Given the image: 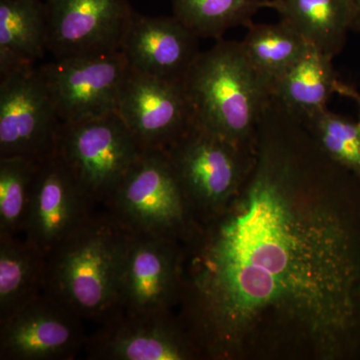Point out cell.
<instances>
[{"label":"cell","instance_id":"4fadbf2b","mask_svg":"<svg viewBox=\"0 0 360 360\" xmlns=\"http://www.w3.org/2000/svg\"><path fill=\"white\" fill-rule=\"evenodd\" d=\"M39 68L61 122L116 112L120 87L129 71L122 51L53 59Z\"/></svg>","mask_w":360,"mask_h":360},{"label":"cell","instance_id":"6da1fadb","mask_svg":"<svg viewBox=\"0 0 360 360\" xmlns=\"http://www.w3.org/2000/svg\"><path fill=\"white\" fill-rule=\"evenodd\" d=\"M180 245L179 317L203 356L360 359V180L276 99L238 193Z\"/></svg>","mask_w":360,"mask_h":360},{"label":"cell","instance_id":"5b68a950","mask_svg":"<svg viewBox=\"0 0 360 360\" xmlns=\"http://www.w3.org/2000/svg\"><path fill=\"white\" fill-rule=\"evenodd\" d=\"M142 151L117 112L59 129L56 153L97 206L110 200Z\"/></svg>","mask_w":360,"mask_h":360},{"label":"cell","instance_id":"603a6c76","mask_svg":"<svg viewBox=\"0 0 360 360\" xmlns=\"http://www.w3.org/2000/svg\"><path fill=\"white\" fill-rule=\"evenodd\" d=\"M302 122L324 153L360 180V130L357 123L328 108Z\"/></svg>","mask_w":360,"mask_h":360},{"label":"cell","instance_id":"8992f818","mask_svg":"<svg viewBox=\"0 0 360 360\" xmlns=\"http://www.w3.org/2000/svg\"><path fill=\"white\" fill-rule=\"evenodd\" d=\"M253 150L194 124L165 151L194 217L219 210L238 193L252 165Z\"/></svg>","mask_w":360,"mask_h":360},{"label":"cell","instance_id":"d6986e66","mask_svg":"<svg viewBox=\"0 0 360 360\" xmlns=\"http://www.w3.org/2000/svg\"><path fill=\"white\" fill-rule=\"evenodd\" d=\"M46 264L25 236H0V321L44 292Z\"/></svg>","mask_w":360,"mask_h":360},{"label":"cell","instance_id":"e0dca14e","mask_svg":"<svg viewBox=\"0 0 360 360\" xmlns=\"http://www.w3.org/2000/svg\"><path fill=\"white\" fill-rule=\"evenodd\" d=\"M333 59L309 45L295 65L270 84V96L302 122L326 110L340 80Z\"/></svg>","mask_w":360,"mask_h":360},{"label":"cell","instance_id":"2e32d148","mask_svg":"<svg viewBox=\"0 0 360 360\" xmlns=\"http://www.w3.org/2000/svg\"><path fill=\"white\" fill-rule=\"evenodd\" d=\"M307 44L335 58L347 44L357 18L354 0H265Z\"/></svg>","mask_w":360,"mask_h":360},{"label":"cell","instance_id":"3957f363","mask_svg":"<svg viewBox=\"0 0 360 360\" xmlns=\"http://www.w3.org/2000/svg\"><path fill=\"white\" fill-rule=\"evenodd\" d=\"M217 41L201 51L184 79L194 122L239 148L253 149L269 84L250 65L241 41Z\"/></svg>","mask_w":360,"mask_h":360},{"label":"cell","instance_id":"9c48e42d","mask_svg":"<svg viewBox=\"0 0 360 360\" xmlns=\"http://www.w3.org/2000/svg\"><path fill=\"white\" fill-rule=\"evenodd\" d=\"M90 360H189L203 356L180 317L172 311L120 312L89 335Z\"/></svg>","mask_w":360,"mask_h":360},{"label":"cell","instance_id":"5bb4252c","mask_svg":"<svg viewBox=\"0 0 360 360\" xmlns=\"http://www.w3.org/2000/svg\"><path fill=\"white\" fill-rule=\"evenodd\" d=\"M98 207L56 153L37 165L23 236L47 257Z\"/></svg>","mask_w":360,"mask_h":360},{"label":"cell","instance_id":"ba28073f","mask_svg":"<svg viewBox=\"0 0 360 360\" xmlns=\"http://www.w3.org/2000/svg\"><path fill=\"white\" fill-rule=\"evenodd\" d=\"M116 112L142 150L167 151L195 124L184 82L127 71Z\"/></svg>","mask_w":360,"mask_h":360},{"label":"cell","instance_id":"cb8c5ba5","mask_svg":"<svg viewBox=\"0 0 360 360\" xmlns=\"http://www.w3.org/2000/svg\"><path fill=\"white\" fill-rule=\"evenodd\" d=\"M335 94L338 96L347 97V98L352 99L355 103H356L357 108H359V122H357V127L360 130V92L359 90L355 89L352 85L347 84V82H342V80H338V84L335 86Z\"/></svg>","mask_w":360,"mask_h":360},{"label":"cell","instance_id":"30bf717a","mask_svg":"<svg viewBox=\"0 0 360 360\" xmlns=\"http://www.w3.org/2000/svg\"><path fill=\"white\" fill-rule=\"evenodd\" d=\"M53 59L120 51L134 13L130 0H44Z\"/></svg>","mask_w":360,"mask_h":360},{"label":"cell","instance_id":"d4e9b609","mask_svg":"<svg viewBox=\"0 0 360 360\" xmlns=\"http://www.w3.org/2000/svg\"><path fill=\"white\" fill-rule=\"evenodd\" d=\"M354 2L357 9V18L356 21H355L354 32L360 33V0H354Z\"/></svg>","mask_w":360,"mask_h":360},{"label":"cell","instance_id":"7c38bea8","mask_svg":"<svg viewBox=\"0 0 360 360\" xmlns=\"http://www.w3.org/2000/svg\"><path fill=\"white\" fill-rule=\"evenodd\" d=\"M84 321L44 292L0 321V359L70 360L84 350Z\"/></svg>","mask_w":360,"mask_h":360},{"label":"cell","instance_id":"8fae6325","mask_svg":"<svg viewBox=\"0 0 360 360\" xmlns=\"http://www.w3.org/2000/svg\"><path fill=\"white\" fill-rule=\"evenodd\" d=\"M181 286V245L127 231L120 267V312L172 311Z\"/></svg>","mask_w":360,"mask_h":360},{"label":"cell","instance_id":"ac0fdd59","mask_svg":"<svg viewBox=\"0 0 360 360\" xmlns=\"http://www.w3.org/2000/svg\"><path fill=\"white\" fill-rule=\"evenodd\" d=\"M46 52L44 0H0V77L39 65Z\"/></svg>","mask_w":360,"mask_h":360},{"label":"cell","instance_id":"ffe728a7","mask_svg":"<svg viewBox=\"0 0 360 360\" xmlns=\"http://www.w3.org/2000/svg\"><path fill=\"white\" fill-rule=\"evenodd\" d=\"M241 40L250 65L269 84L295 65L310 44L283 20L276 23L251 22Z\"/></svg>","mask_w":360,"mask_h":360},{"label":"cell","instance_id":"44dd1931","mask_svg":"<svg viewBox=\"0 0 360 360\" xmlns=\"http://www.w3.org/2000/svg\"><path fill=\"white\" fill-rule=\"evenodd\" d=\"M265 0H172L174 15L200 39H224L231 28L248 25Z\"/></svg>","mask_w":360,"mask_h":360},{"label":"cell","instance_id":"9a60e30c","mask_svg":"<svg viewBox=\"0 0 360 360\" xmlns=\"http://www.w3.org/2000/svg\"><path fill=\"white\" fill-rule=\"evenodd\" d=\"M198 40L174 15L149 16L134 11L120 51L134 72L184 82L201 53Z\"/></svg>","mask_w":360,"mask_h":360},{"label":"cell","instance_id":"7a4b0ae2","mask_svg":"<svg viewBox=\"0 0 360 360\" xmlns=\"http://www.w3.org/2000/svg\"><path fill=\"white\" fill-rule=\"evenodd\" d=\"M127 229L99 206L47 255L44 291L101 326L120 312V267Z\"/></svg>","mask_w":360,"mask_h":360},{"label":"cell","instance_id":"7402d4cb","mask_svg":"<svg viewBox=\"0 0 360 360\" xmlns=\"http://www.w3.org/2000/svg\"><path fill=\"white\" fill-rule=\"evenodd\" d=\"M39 162L23 156H0V236L25 233Z\"/></svg>","mask_w":360,"mask_h":360},{"label":"cell","instance_id":"52a82bcc","mask_svg":"<svg viewBox=\"0 0 360 360\" xmlns=\"http://www.w3.org/2000/svg\"><path fill=\"white\" fill-rule=\"evenodd\" d=\"M0 78V156L56 155L63 122L39 65Z\"/></svg>","mask_w":360,"mask_h":360},{"label":"cell","instance_id":"277c9868","mask_svg":"<svg viewBox=\"0 0 360 360\" xmlns=\"http://www.w3.org/2000/svg\"><path fill=\"white\" fill-rule=\"evenodd\" d=\"M103 207L127 231L176 241L194 220L165 151H142Z\"/></svg>","mask_w":360,"mask_h":360}]
</instances>
